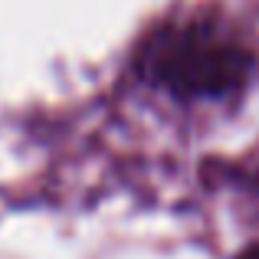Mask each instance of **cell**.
<instances>
[{"mask_svg":"<svg viewBox=\"0 0 259 259\" xmlns=\"http://www.w3.org/2000/svg\"><path fill=\"white\" fill-rule=\"evenodd\" d=\"M148 79L177 99H220L236 92L253 69V56L236 36L213 23L164 26L141 53Z\"/></svg>","mask_w":259,"mask_h":259,"instance_id":"obj_1","label":"cell"},{"mask_svg":"<svg viewBox=\"0 0 259 259\" xmlns=\"http://www.w3.org/2000/svg\"><path fill=\"white\" fill-rule=\"evenodd\" d=\"M236 259H259V249H246V253L236 256Z\"/></svg>","mask_w":259,"mask_h":259,"instance_id":"obj_2","label":"cell"}]
</instances>
